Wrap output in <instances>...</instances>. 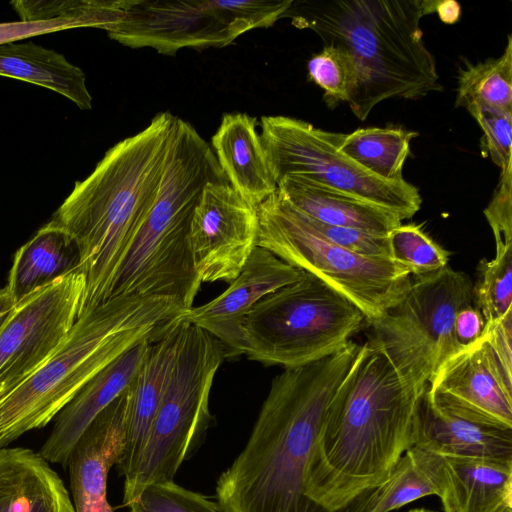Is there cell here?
I'll return each mask as SVG.
<instances>
[{
	"instance_id": "obj_41",
	"label": "cell",
	"mask_w": 512,
	"mask_h": 512,
	"mask_svg": "<svg viewBox=\"0 0 512 512\" xmlns=\"http://www.w3.org/2000/svg\"><path fill=\"white\" fill-rule=\"evenodd\" d=\"M436 13L443 23L455 24L460 18L461 7L458 2L453 0L439 1L436 7Z\"/></svg>"
},
{
	"instance_id": "obj_27",
	"label": "cell",
	"mask_w": 512,
	"mask_h": 512,
	"mask_svg": "<svg viewBox=\"0 0 512 512\" xmlns=\"http://www.w3.org/2000/svg\"><path fill=\"white\" fill-rule=\"evenodd\" d=\"M436 495L450 512V483L444 456L417 443L395 465L378 490L371 512H391L422 497Z\"/></svg>"
},
{
	"instance_id": "obj_37",
	"label": "cell",
	"mask_w": 512,
	"mask_h": 512,
	"mask_svg": "<svg viewBox=\"0 0 512 512\" xmlns=\"http://www.w3.org/2000/svg\"><path fill=\"white\" fill-rule=\"evenodd\" d=\"M94 27L107 30V22L97 18H57L35 21H14L0 23V45L28 39L34 36L58 31Z\"/></svg>"
},
{
	"instance_id": "obj_4",
	"label": "cell",
	"mask_w": 512,
	"mask_h": 512,
	"mask_svg": "<svg viewBox=\"0 0 512 512\" xmlns=\"http://www.w3.org/2000/svg\"><path fill=\"white\" fill-rule=\"evenodd\" d=\"M439 0H324L293 2L285 13L298 28L353 58L356 89L348 102L365 120L387 99H418L442 90L435 58L426 48L421 19ZM284 15V16H285Z\"/></svg>"
},
{
	"instance_id": "obj_25",
	"label": "cell",
	"mask_w": 512,
	"mask_h": 512,
	"mask_svg": "<svg viewBox=\"0 0 512 512\" xmlns=\"http://www.w3.org/2000/svg\"><path fill=\"white\" fill-rule=\"evenodd\" d=\"M442 455L450 512H512V460Z\"/></svg>"
},
{
	"instance_id": "obj_15",
	"label": "cell",
	"mask_w": 512,
	"mask_h": 512,
	"mask_svg": "<svg viewBox=\"0 0 512 512\" xmlns=\"http://www.w3.org/2000/svg\"><path fill=\"white\" fill-rule=\"evenodd\" d=\"M426 396L458 418L512 429V378L503 371L484 335L441 365Z\"/></svg>"
},
{
	"instance_id": "obj_43",
	"label": "cell",
	"mask_w": 512,
	"mask_h": 512,
	"mask_svg": "<svg viewBox=\"0 0 512 512\" xmlns=\"http://www.w3.org/2000/svg\"><path fill=\"white\" fill-rule=\"evenodd\" d=\"M408 512H436V511H432V510L425 509V508H415V509H411Z\"/></svg>"
},
{
	"instance_id": "obj_12",
	"label": "cell",
	"mask_w": 512,
	"mask_h": 512,
	"mask_svg": "<svg viewBox=\"0 0 512 512\" xmlns=\"http://www.w3.org/2000/svg\"><path fill=\"white\" fill-rule=\"evenodd\" d=\"M260 139L274 181L300 176L355 195L395 212L403 220L414 216L422 198L405 179L377 177L339 151L342 133L314 127L287 116H263Z\"/></svg>"
},
{
	"instance_id": "obj_14",
	"label": "cell",
	"mask_w": 512,
	"mask_h": 512,
	"mask_svg": "<svg viewBox=\"0 0 512 512\" xmlns=\"http://www.w3.org/2000/svg\"><path fill=\"white\" fill-rule=\"evenodd\" d=\"M257 207L228 181L205 185L190 226L196 273L202 282L233 281L253 249L258 234Z\"/></svg>"
},
{
	"instance_id": "obj_5",
	"label": "cell",
	"mask_w": 512,
	"mask_h": 512,
	"mask_svg": "<svg viewBox=\"0 0 512 512\" xmlns=\"http://www.w3.org/2000/svg\"><path fill=\"white\" fill-rule=\"evenodd\" d=\"M185 311L159 296L116 297L78 317L68 337L0 401L2 448L47 425L99 371L145 339H158Z\"/></svg>"
},
{
	"instance_id": "obj_39",
	"label": "cell",
	"mask_w": 512,
	"mask_h": 512,
	"mask_svg": "<svg viewBox=\"0 0 512 512\" xmlns=\"http://www.w3.org/2000/svg\"><path fill=\"white\" fill-rule=\"evenodd\" d=\"M483 335L505 374L512 378V310Z\"/></svg>"
},
{
	"instance_id": "obj_31",
	"label": "cell",
	"mask_w": 512,
	"mask_h": 512,
	"mask_svg": "<svg viewBox=\"0 0 512 512\" xmlns=\"http://www.w3.org/2000/svg\"><path fill=\"white\" fill-rule=\"evenodd\" d=\"M392 260L415 277L448 266L450 254L415 223L401 224L389 234Z\"/></svg>"
},
{
	"instance_id": "obj_17",
	"label": "cell",
	"mask_w": 512,
	"mask_h": 512,
	"mask_svg": "<svg viewBox=\"0 0 512 512\" xmlns=\"http://www.w3.org/2000/svg\"><path fill=\"white\" fill-rule=\"evenodd\" d=\"M127 389L85 429L65 464L75 512H113L107 501V477L118 464L125 432Z\"/></svg>"
},
{
	"instance_id": "obj_29",
	"label": "cell",
	"mask_w": 512,
	"mask_h": 512,
	"mask_svg": "<svg viewBox=\"0 0 512 512\" xmlns=\"http://www.w3.org/2000/svg\"><path fill=\"white\" fill-rule=\"evenodd\" d=\"M481 103L512 111V37L509 34L504 52L498 58H489L468 64L458 75L456 107Z\"/></svg>"
},
{
	"instance_id": "obj_30",
	"label": "cell",
	"mask_w": 512,
	"mask_h": 512,
	"mask_svg": "<svg viewBox=\"0 0 512 512\" xmlns=\"http://www.w3.org/2000/svg\"><path fill=\"white\" fill-rule=\"evenodd\" d=\"M472 291L485 329L512 310V245L496 248L493 259L479 262L478 278Z\"/></svg>"
},
{
	"instance_id": "obj_18",
	"label": "cell",
	"mask_w": 512,
	"mask_h": 512,
	"mask_svg": "<svg viewBox=\"0 0 512 512\" xmlns=\"http://www.w3.org/2000/svg\"><path fill=\"white\" fill-rule=\"evenodd\" d=\"M157 339H145L123 352L92 377L58 413L39 454L48 463L65 466L85 429L130 385L148 349Z\"/></svg>"
},
{
	"instance_id": "obj_16",
	"label": "cell",
	"mask_w": 512,
	"mask_h": 512,
	"mask_svg": "<svg viewBox=\"0 0 512 512\" xmlns=\"http://www.w3.org/2000/svg\"><path fill=\"white\" fill-rule=\"evenodd\" d=\"M305 273L256 246L226 290L211 301L192 307L182 317L219 340L227 357L241 355L246 314L262 298L300 280Z\"/></svg>"
},
{
	"instance_id": "obj_8",
	"label": "cell",
	"mask_w": 512,
	"mask_h": 512,
	"mask_svg": "<svg viewBox=\"0 0 512 512\" xmlns=\"http://www.w3.org/2000/svg\"><path fill=\"white\" fill-rule=\"evenodd\" d=\"M226 357L219 340L183 319L169 383L138 462L124 477L125 506L147 485L173 480L183 461L195 450L211 420L210 391Z\"/></svg>"
},
{
	"instance_id": "obj_2",
	"label": "cell",
	"mask_w": 512,
	"mask_h": 512,
	"mask_svg": "<svg viewBox=\"0 0 512 512\" xmlns=\"http://www.w3.org/2000/svg\"><path fill=\"white\" fill-rule=\"evenodd\" d=\"M426 391L407 388L381 350L362 344L315 444L307 497L329 512L371 497L417 443Z\"/></svg>"
},
{
	"instance_id": "obj_7",
	"label": "cell",
	"mask_w": 512,
	"mask_h": 512,
	"mask_svg": "<svg viewBox=\"0 0 512 512\" xmlns=\"http://www.w3.org/2000/svg\"><path fill=\"white\" fill-rule=\"evenodd\" d=\"M365 324L356 305L306 272L246 314L243 354L264 365L295 368L339 352Z\"/></svg>"
},
{
	"instance_id": "obj_19",
	"label": "cell",
	"mask_w": 512,
	"mask_h": 512,
	"mask_svg": "<svg viewBox=\"0 0 512 512\" xmlns=\"http://www.w3.org/2000/svg\"><path fill=\"white\" fill-rule=\"evenodd\" d=\"M183 316V315H182ZM183 318L153 341L127 388L128 405L118 468L124 477L136 466L174 369Z\"/></svg>"
},
{
	"instance_id": "obj_34",
	"label": "cell",
	"mask_w": 512,
	"mask_h": 512,
	"mask_svg": "<svg viewBox=\"0 0 512 512\" xmlns=\"http://www.w3.org/2000/svg\"><path fill=\"white\" fill-rule=\"evenodd\" d=\"M128 507L129 512H222L217 502L173 480L147 485Z\"/></svg>"
},
{
	"instance_id": "obj_38",
	"label": "cell",
	"mask_w": 512,
	"mask_h": 512,
	"mask_svg": "<svg viewBox=\"0 0 512 512\" xmlns=\"http://www.w3.org/2000/svg\"><path fill=\"white\" fill-rule=\"evenodd\" d=\"M512 168L501 172L499 185L484 215L495 238L496 248L512 245Z\"/></svg>"
},
{
	"instance_id": "obj_26",
	"label": "cell",
	"mask_w": 512,
	"mask_h": 512,
	"mask_svg": "<svg viewBox=\"0 0 512 512\" xmlns=\"http://www.w3.org/2000/svg\"><path fill=\"white\" fill-rule=\"evenodd\" d=\"M0 76L50 89L82 110L92 108L83 70L57 51L31 41L0 45Z\"/></svg>"
},
{
	"instance_id": "obj_21",
	"label": "cell",
	"mask_w": 512,
	"mask_h": 512,
	"mask_svg": "<svg viewBox=\"0 0 512 512\" xmlns=\"http://www.w3.org/2000/svg\"><path fill=\"white\" fill-rule=\"evenodd\" d=\"M245 113H226L211 139V147L229 184L258 207L277 190L256 129Z\"/></svg>"
},
{
	"instance_id": "obj_28",
	"label": "cell",
	"mask_w": 512,
	"mask_h": 512,
	"mask_svg": "<svg viewBox=\"0 0 512 512\" xmlns=\"http://www.w3.org/2000/svg\"><path fill=\"white\" fill-rule=\"evenodd\" d=\"M418 134L396 127L359 128L343 134L338 149L358 165L388 181L404 179L402 170L410 142Z\"/></svg>"
},
{
	"instance_id": "obj_3",
	"label": "cell",
	"mask_w": 512,
	"mask_h": 512,
	"mask_svg": "<svg viewBox=\"0 0 512 512\" xmlns=\"http://www.w3.org/2000/svg\"><path fill=\"white\" fill-rule=\"evenodd\" d=\"M176 116L158 113L76 181L52 221L74 239L85 276L81 313L109 299L114 278L156 198Z\"/></svg>"
},
{
	"instance_id": "obj_22",
	"label": "cell",
	"mask_w": 512,
	"mask_h": 512,
	"mask_svg": "<svg viewBox=\"0 0 512 512\" xmlns=\"http://www.w3.org/2000/svg\"><path fill=\"white\" fill-rule=\"evenodd\" d=\"M0 512H75L48 462L27 448L0 449Z\"/></svg>"
},
{
	"instance_id": "obj_10",
	"label": "cell",
	"mask_w": 512,
	"mask_h": 512,
	"mask_svg": "<svg viewBox=\"0 0 512 512\" xmlns=\"http://www.w3.org/2000/svg\"><path fill=\"white\" fill-rule=\"evenodd\" d=\"M468 276L446 266L411 279L399 300L367 324L369 341L388 358L402 382L426 391L441 365L461 349L454 337L456 313L473 301Z\"/></svg>"
},
{
	"instance_id": "obj_1",
	"label": "cell",
	"mask_w": 512,
	"mask_h": 512,
	"mask_svg": "<svg viewBox=\"0 0 512 512\" xmlns=\"http://www.w3.org/2000/svg\"><path fill=\"white\" fill-rule=\"evenodd\" d=\"M360 346L350 341L272 380L246 445L217 481L222 512H329L307 497V474L329 406ZM378 490L339 512H371Z\"/></svg>"
},
{
	"instance_id": "obj_36",
	"label": "cell",
	"mask_w": 512,
	"mask_h": 512,
	"mask_svg": "<svg viewBox=\"0 0 512 512\" xmlns=\"http://www.w3.org/2000/svg\"><path fill=\"white\" fill-rule=\"evenodd\" d=\"M304 217L323 237L349 252L365 258L392 260L389 235H377L355 228L327 225Z\"/></svg>"
},
{
	"instance_id": "obj_6",
	"label": "cell",
	"mask_w": 512,
	"mask_h": 512,
	"mask_svg": "<svg viewBox=\"0 0 512 512\" xmlns=\"http://www.w3.org/2000/svg\"><path fill=\"white\" fill-rule=\"evenodd\" d=\"M213 181L228 179L211 145L176 116L156 198L114 278L109 299L159 296L174 300L185 312L193 307L201 281L190 226L203 188Z\"/></svg>"
},
{
	"instance_id": "obj_44",
	"label": "cell",
	"mask_w": 512,
	"mask_h": 512,
	"mask_svg": "<svg viewBox=\"0 0 512 512\" xmlns=\"http://www.w3.org/2000/svg\"><path fill=\"white\" fill-rule=\"evenodd\" d=\"M2 448V445H1V438H0V449Z\"/></svg>"
},
{
	"instance_id": "obj_35",
	"label": "cell",
	"mask_w": 512,
	"mask_h": 512,
	"mask_svg": "<svg viewBox=\"0 0 512 512\" xmlns=\"http://www.w3.org/2000/svg\"><path fill=\"white\" fill-rule=\"evenodd\" d=\"M465 109L482 129L481 142L492 161L501 172L512 168V111L481 103H471Z\"/></svg>"
},
{
	"instance_id": "obj_20",
	"label": "cell",
	"mask_w": 512,
	"mask_h": 512,
	"mask_svg": "<svg viewBox=\"0 0 512 512\" xmlns=\"http://www.w3.org/2000/svg\"><path fill=\"white\" fill-rule=\"evenodd\" d=\"M277 191L298 212L323 224L385 236L402 224L391 210L304 177H283Z\"/></svg>"
},
{
	"instance_id": "obj_32",
	"label": "cell",
	"mask_w": 512,
	"mask_h": 512,
	"mask_svg": "<svg viewBox=\"0 0 512 512\" xmlns=\"http://www.w3.org/2000/svg\"><path fill=\"white\" fill-rule=\"evenodd\" d=\"M308 76L324 90V101L330 108L349 102L357 85V74L349 52L337 45H325L308 61Z\"/></svg>"
},
{
	"instance_id": "obj_24",
	"label": "cell",
	"mask_w": 512,
	"mask_h": 512,
	"mask_svg": "<svg viewBox=\"0 0 512 512\" xmlns=\"http://www.w3.org/2000/svg\"><path fill=\"white\" fill-rule=\"evenodd\" d=\"M417 443L444 455L512 460V429L453 416L434 405L426 393L420 410Z\"/></svg>"
},
{
	"instance_id": "obj_33",
	"label": "cell",
	"mask_w": 512,
	"mask_h": 512,
	"mask_svg": "<svg viewBox=\"0 0 512 512\" xmlns=\"http://www.w3.org/2000/svg\"><path fill=\"white\" fill-rule=\"evenodd\" d=\"M126 3L127 0H54L12 1L10 5L22 21L97 18L107 22L110 29L123 18Z\"/></svg>"
},
{
	"instance_id": "obj_42",
	"label": "cell",
	"mask_w": 512,
	"mask_h": 512,
	"mask_svg": "<svg viewBox=\"0 0 512 512\" xmlns=\"http://www.w3.org/2000/svg\"><path fill=\"white\" fill-rule=\"evenodd\" d=\"M15 303L10 297L6 287L0 289V327L12 312Z\"/></svg>"
},
{
	"instance_id": "obj_23",
	"label": "cell",
	"mask_w": 512,
	"mask_h": 512,
	"mask_svg": "<svg viewBox=\"0 0 512 512\" xmlns=\"http://www.w3.org/2000/svg\"><path fill=\"white\" fill-rule=\"evenodd\" d=\"M80 269L74 239L52 220L14 255L6 289L18 304L33 292Z\"/></svg>"
},
{
	"instance_id": "obj_9",
	"label": "cell",
	"mask_w": 512,
	"mask_h": 512,
	"mask_svg": "<svg viewBox=\"0 0 512 512\" xmlns=\"http://www.w3.org/2000/svg\"><path fill=\"white\" fill-rule=\"evenodd\" d=\"M256 246L319 278L365 315L379 318L403 295L411 274L393 260L356 255L330 242L276 190L258 207Z\"/></svg>"
},
{
	"instance_id": "obj_13",
	"label": "cell",
	"mask_w": 512,
	"mask_h": 512,
	"mask_svg": "<svg viewBox=\"0 0 512 512\" xmlns=\"http://www.w3.org/2000/svg\"><path fill=\"white\" fill-rule=\"evenodd\" d=\"M79 269L16 304L0 327V401L30 377L68 337L81 313Z\"/></svg>"
},
{
	"instance_id": "obj_40",
	"label": "cell",
	"mask_w": 512,
	"mask_h": 512,
	"mask_svg": "<svg viewBox=\"0 0 512 512\" xmlns=\"http://www.w3.org/2000/svg\"><path fill=\"white\" fill-rule=\"evenodd\" d=\"M485 329L481 312L472 305L462 307L455 315L453 333L458 346L466 349L478 342Z\"/></svg>"
},
{
	"instance_id": "obj_11",
	"label": "cell",
	"mask_w": 512,
	"mask_h": 512,
	"mask_svg": "<svg viewBox=\"0 0 512 512\" xmlns=\"http://www.w3.org/2000/svg\"><path fill=\"white\" fill-rule=\"evenodd\" d=\"M293 0H127L123 18L108 36L131 48L150 47L166 56L183 48L231 44L241 34L268 28Z\"/></svg>"
}]
</instances>
